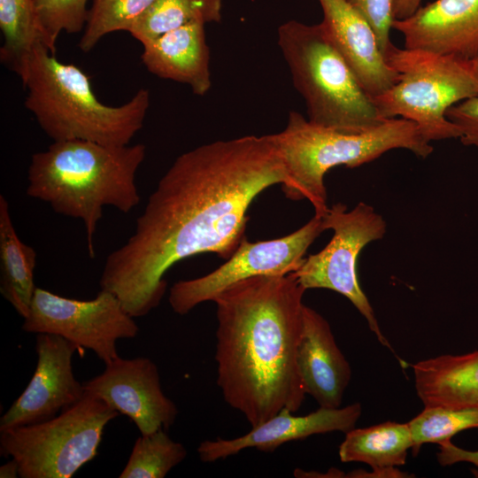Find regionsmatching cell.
Returning a JSON list of instances; mask_svg holds the SVG:
<instances>
[{
  "instance_id": "6da1fadb",
  "label": "cell",
  "mask_w": 478,
  "mask_h": 478,
  "mask_svg": "<svg viewBox=\"0 0 478 478\" xmlns=\"http://www.w3.org/2000/svg\"><path fill=\"white\" fill-rule=\"evenodd\" d=\"M282 158L267 135L203 144L181 154L158 181L128 240L106 258L101 289L114 294L134 318L163 298L168 269L186 258L237 249L253 200L282 184Z\"/></svg>"
},
{
  "instance_id": "7a4b0ae2",
  "label": "cell",
  "mask_w": 478,
  "mask_h": 478,
  "mask_svg": "<svg viewBox=\"0 0 478 478\" xmlns=\"http://www.w3.org/2000/svg\"><path fill=\"white\" fill-rule=\"evenodd\" d=\"M305 290L292 273L260 275L231 285L213 300L217 384L251 427L283 408L296 412L305 400L297 353Z\"/></svg>"
},
{
  "instance_id": "3957f363",
  "label": "cell",
  "mask_w": 478,
  "mask_h": 478,
  "mask_svg": "<svg viewBox=\"0 0 478 478\" xmlns=\"http://www.w3.org/2000/svg\"><path fill=\"white\" fill-rule=\"evenodd\" d=\"M146 156L144 144L115 146L87 140L54 141L32 155L27 194L54 212L82 220L89 255L103 207L127 213L140 203L135 173Z\"/></svg>"
},
{
  "instance_id": "277c9868",
  "label": "cell",
  "mask_w": 478,
  "mask_h": 478,
  "mask_svg": "<svg viewBox=\"0 0 478 478\" xmlns=\"http://www.w3.org/2000/svg\"><path fill=\"white\" fill-rule=\"evenodd\" d=\"M20 79L27 89L26 108L53 141L128 145L150 106L146 89L119 106L102 103L89 76L75 65L58 60L44 43L34 48Z\"/></svg>"
},
{
  "instance_id": "5b68a950",
  "label": "cell",
  "mask_w": 478,
  "mask_h": 478,
  "mask_svg": "<svg viewBox=\"0 0 478 478\" xmlns=\"http://www.w3.org/2000/svg\"><path fill=\"white\" fill-rule=\"evenodd\" d=\"M269 137L285 166L287 179L281 184L285 197L308 200L319 217L328 210L324 177L330 169L339 166L355 168L395 149L408 150L423 158L433 152L417 125L403 118L348 133L316 125L290 112L285 128Z\"/></svg>"
},
{
  "instance_id": "8992f818",
  "label": "cell",
  "mask_w": 478,
  "mask_h": 478,
  "mask_svg": "<svg viewBox=\"0 0 478 478\" xmlns=\"http://www.w3.org/2000/svg\"><path fill=\"white\" fill-rule=\"evenodd\" d=\"M277 35L294 87L305 102L309 121L356 133L387 120L321 22L289 20L279 27Z\"/></svg>"
},
{
  "instance_id": "52a82bcc",
  "label": "cell",
  "mask_w": 478,
  "mask_h": 478,
  "mask_svg": "<svg viewBox=\"0 0 478 478\" xmlns=\"http://www.w3.org/2000/svg\"><path fill=\"white\" fill-rule=\"evenodd\" d=\"M397 71V81L374 97L388 120L403 118L414 122L430 143L460 137L459 128L446 117L453 105L478 96V62L454 55L397 48L385 55Z\"/></svg>"
},
{
  "instance_id": "ba28073f",
  "label": "cell",
  "mask_w": 478,
  "mask_h": 478,
  "mask_svg": "<svg viewBox=\"0 0 478 478\" xmlns=\"http://www.w3.org/2000/svg\"><path fill=\"white\" fill-rule=\"evenodd\" d=\"M119 414L85 392L58 416L0 432V453L18 462L21 478H71L96 456L106 425Z\"/></svg>"
},
{
  "instance_id": "9c48e42d",
  "label": "cell",
  "mask_w": 478,
  "mask_h": 478,
  "mask_svg": "<svg viewBox=\"0 0 478 478\" xmlns=\"http://www.w3.org/2000/svg\"><path fill=\"white\" fill-rule=\"evenodd\" d=\"M321 218L325 229L333 230L331 240L320 251L305 258L292 274L305 289H327L348 298L366 319L379 343L396 355L380 328L357 273V261L363 248L384 236V219L364 202L351 210L343 203L334 204ZM396 357L405 366V363Z\"/></svg>"
},
{
  "instance_id": "30bf717a",
  "label": "cell",
  "mask_w": 478,
  "mask_h": 478,
  "mask_svg": "<svg viewBox=\"0 0 478 478\" xmlns=\"http://www.w3.org/2000/svg\"><path fill=\"white\" fill-rule=\"evenodd\" d=\"M22 329L61 336L91 350L104 364L119 357L118 340L135 338L139 333L120 300L104 289L91 300H78L36 288Z\"/></svg>"
},
{
  "instance_id": "8fae6325",
  "label": "cell",
  "mask_w": 478,
  "mask_h": 478,
  "mask_svg": "<svg viewBox=\"0 0 478 478\" xmlns=\"http://www.w3.org/2000/svg\"><path fill=\"white\" fill-rule=\"evenodd\" d=\"M325 229L322 218L314 215L291 234L266 241L249 242L244 236L235 251L212 272L175 282L169 291V304L180 315L214 298L231 285L260 275H286L297 271L304 255Z\"/></svg>"
},
{
  "instance_id": "7c38bea8",
  "label": "cell",
  "mask_w": 478,
  "mask_h": 478,
  "mask_svg": "<svg viewBox=\"0 0 478 478\" xmlns=\"http://www.w3.org/2000/svg\"><path fill=\"white\" fill-rule=\"evenodd\" d=\"M85 392L127 416L141 435L168 429L178 409L161 388L156 364L148 358H121L105 364L100 374L83 382Z\"/></svg>"
},
{
  "instance_id": "4fadbf2b",
  "label": "cell",
  "mask_w": 478,
  "mask_h": 478,
  "mask_svg": "<svg viewBox=\"0 0 478 478\" xmlns=\"http://www.w3.org/2000/svg\"><path fill=\"white\" fill-rule=\"evenodd\" d=\"M79 347L56 335L37 334L35 373L21 395L0 419V432L47 420L85 395L72 359Z\"/></svg>"
},
{
  "instance_id": "5bb4252c",
  "label": "cell",
  "mask_w": 478,
  "mask_h": 478,
  "mask_svg": "<svg viewBox=\"0 0 478 478\" xmlns=\"http://www.w3.org/2000/svg\"><path fill=\"white\" fill-rule=\"evenodd\" d=\"M361 414L360 403L336 408L320 406L316 411L303 416L293 415V412L283 408L267 420L252 427L251 431L242 436L202 442L197 452L203 462L226 459L248 448L271 452L285 443L305 439L312 435L335 431L347 433L355 428Z\"/></svg>"
},
{
  "instance_id": "9a60e30c",
  "label": "cell",
  "mask_w": 478,
  "mask_h": 478,
  "mask_svg": "<svg viewBox=\"0 0 478 478\" xmlns=\"http://www.w3.org/2000/svg\"><path fill=\"white\" fill-rule=\"evenodd\" d=\"M392 27L405 48L475 58L478 55V0H435Z\"/></svg>"
},
{
  "instance_id": "2e32d148",
  "label": "cell",
  "mask_w": 478,
  "mask_h": 478,
  "mask_svg": "<svg viewBox=\"0 0 478 478\" xmlns=\"http://www.w3.org/2000/svg\"><path fill=\"white\" fill-rule=\"evenodd\" d=\"M318 1L321 23L368 94L374 98L390 89L398 74L366 18L346 0Z\"/></svg>"
},
{
  "instance_id": "e0dca14e",
  "label": "cell",
  "mask_w": 478,
  "mask_h": 478,
  "mask_svg": "<svg viewBox=\"0 0 478 478\" xmlns=\"http://www.w3.org/2000/svg\"><path fill=\"white\" fill-rule=\"evenodd\" d=\"M297 362L305 393L321 407H340L351 378V368L336 344L328 320L306 305Z\"/></svg>"
},
{
  "instance_id": "ac0fdd59",
  "label": "cell",
  "mask_w": 478,
  "mask_h": 478,
  "mask_svg": "<svg viewBox=\"0 0 478 478\" xmlns=\"http://www.w3.org/2000/svg\"><path fill=\"white\" fill-rule=\"evenodd\" d=\"M142 61L153 74L189 85L197 96L212 88L204 23L189 22L143 44Z\"/></svg>"
},
{
  "instance_id": "d6986e66",
  "label": "cell",
  "mask_w": 478,
  "mask_h": 478,
  "mask_svg": "<svg viewBox=\"0 0 478 478\" xmlns=\"http://www.w3.org/2000/svg\"><path fill=\"white\" fill-rule=\"evenodd\" d=\"M412 370L424 406L478 407V350L420 360Z\"/></svg>"
},
{
  "instance_id": "ffe728a7",
  "label": "cell",
  "mask_w": 478,
  "mask_h": 478,
  "mask_svg": "<svg viewBox=\"0 0 478 478\" xmlns=\"http://www.w3.org/2000/svg\"><path fill=\"white\" fill-rule=\"evenodd\" d=\"M35 263V251L18 236L8 202L0 195V291L23 319L29 313L36 289Z\"/></svg>"
},
{
  "instance_id": "44dd1931",
  "label": "cell",
  "mask_w": 478,
  "mask_h": 478,
  "mask_svg": "<svg viewBox=\"0 0 478 478\" xmlns=\"http://www.w3.org/2000/svg\"><path fill=\"white\" fill-rule=\"evenodd\" d=\"M412 447L409 423L385 421L345 433L339 458L344 463H365L371 469L398 467L405 464Z\"/></svg>"
},
{
  "instance_id": "7402d4cb",
  "label": "cell",
  "mask_w": 478,
  "mask_h": 478,
  "mask_svg": "<svg viewBox=\"0 0 478 478\" xmlns=\"http://www.w3.org/2000/svg\"><path fill=\"white\" fill-rule=\"evenodd\" d=\"M0 28L1 62L20 77L34 48L46 45L34 0H0Z\"/></svg>"
},
{
  "instance_id": "603a6c76",
  "label": "cell",
  "mask_w": 478,
  "mask_h": 478,
  "mask_svg": "<svg viewBox=\"0 0 478 478\" xmlns=\"http://www.w3.org/2000/svg\"><path fill=\"white\" fill-rule=\"evenodd\" d=\"M222 0H155L128 33L142 44L189 22H218Z\"/></svg>"
},
{
  "instance_id": "cb8c5ba5",
  "label": "cell",
  "mask_w": 478,
  "mask_h": 478,
  "mask_svg": "<svg viewBox=\"0 0 478 478\" xmlns=\"http://www.w3.org/2000/svg\"><path fill=\"white\" fill-rule=\"evenodd\" d=\"M187 456L183 444L166 429L138 437L120 478H163Z\"/></svg>"
},
{
  "instance_id": "d4e9b609",
  "label": "cell",
  "mask_w": 478,
  "mask_h": 478,
  "mask_svg": "<svg viewBox=\"0 0 478 478\" xmlns=\"http://www.w3.org/2000/svg\"><path fill=\"white\" fill-rule=\"evenodd\" d=\"M408 423L416 454L423 443L440 444L461 431L478 428V407L424 406Z\"/></svg>"
},
{
  "instance_id": "484cf974",
  "label": "cell",
  "mask_w": 478,
  "mask_h": 478,
  "mask_svg": "<svg viewBox=\"0 0 478 478\" xmlns=\"http://www.w3.org/2000/svg\"><path fill=\"white\" fill-rule=\"evenodd\" d=\"M155 0H94L79 47L91 50L106 35L130 29Z\"/></svg>"
},
{
  "instance_id": "4316f807",
  "label": "cell",
  "mask_w": 478,
  "mask_h": 478,
  "mask_svg": "<svg viewBox=\"0 0 478 478\" xmlns=\"http://www.w3.org/2000/svg\"><path fill=\"white\" fill-rule=\"evenodd\" d=\"M88 0H34L36 16L49 50L55 54L62 32L77 34L84 29Z\"/></svg>"
},
{
  "instance_id": "83f0119b",
  "label": "cell",
  "mask_w": 478,
  "mask_h": 478,
  "mask_svg": "<svg viewBox=\"0 0 478 478\" xmlns=\"http://www.w3.org/2000/svg\"><path fill=\"white\" fill-rule=\"evenodd\" d=\"M358 10L372 26L384 55L393 45L390 30L395 20L394 0H346Z\"/></svg>"
},
{
  "instance_id": "f1b7e54d",
  "label": "cell",
  "mask_w": 478,
  "mask_h": 478,
  "mask_svg": "<svg viewBox=\"0 0 478 478\" xmlns=\"http://www.w3.org/2000/svg\"><path fill=\"white\" fill-rule=\"evenodd\" d=\"M446 117L459 128L464 145L478 148V96L451 106Z\"/></svg>"
},
{
  "instance_id": "f546056e",
  "label": "cell",
  "mask_w": 478,
  "mask_h": 478,
  "mask_svg": "<svg viewBox=\"0 0 478 478\" xmlns=\"http://www.w3.org/2000/svg\"><path fill=\"white\" fill-rule=\"evenodd\" d=\"M439 446L436 457L442 466L467 462L478 467V451L465 450L452 443L451 440L440 443Z\"/></svg>"
},
{
  "instance_id": "4dcf8cb0",
  "label": "cell",
  "mask_w": 478,
  "mask_h": 478,
  "mask_svg": "<svg viewBox=\"0 0 478 478\" xmlns=\"http://www.w3.org/2000/svg\"><path fill=\"white\" fill-rule=\"evenodd\" d=\"M412 475L406 472L401 471L398 467L375 468L372 471L357 469L346 474V477L354 478H405Z\"/></svg>"
},
{
  "instance_id": "1f68e13d",
  "label": "cell",
  "mask_w": 478,
  "mask_h": 478,
  "mask_svg": "<svg viewBox=\"0 0 478 478\" xmlns=\"http://www.w3.org/2000/svg\"><path fill=\"white\" fill-rule=\"evenodd\" d=\"M421 0H394L395 19H402L412 15L420 6Z\"/></svg>"
},
{
  "instance_id": "d6a6232c",
  "label": "cell",
  "mask_w": 478,
  "mask_h": 478,
  "mask_svg": "<svg viewBox=\"0 0 478 478\" xmlns=\"http://www.w3.org/2000/svg\"><path fill=\"white\" fill-rule=\"evenodd\" d=\"M327 474H330V476L333 478L346 477V474L334 467L329 469L326 474H320L318 472H305L300 468H297L294 471V475L296 477H328Z\"/></svg>"
},
{
  "instance_id": "836d02e7",
  "label": "cell",
  "mask_w": 478,
  "mask_h": 478,
  "mask_svg": "<svg viewBox=\"0 0 478 478\" xmlns=\"http://www.w3.org/2000/svg\"><path fill=\"white\" fill-rule=\"evenodd\" d=\"M1 478H17L19 477V468L18 462L11 458V460L0 466Z\"/></svg>"
},
{
  "instance_id": "e575fe53",
  "label": "cell",
  "mask_w": 478,
  "mask_h": 478,
  "mask_svg": "<svg viewBox=\"0 0 478 478\" xmlns=\"http://www.w3.org/2000/svg\"><path fill=\"white\" fill-rule=\"evenodd\" d=\"M478 62V55L474 58Z\"/></svg>"
}]
</instances>
